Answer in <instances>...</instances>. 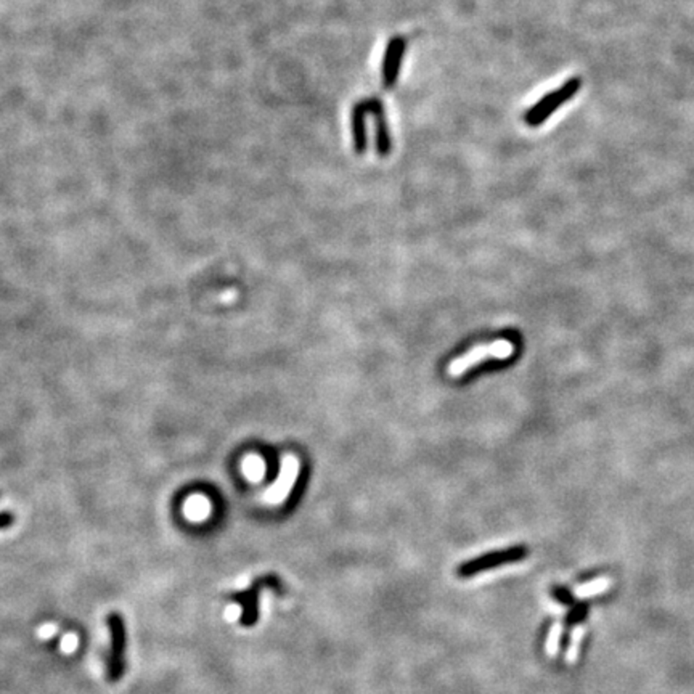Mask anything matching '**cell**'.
Here are the masks:
<instances>
[{"label": "cell", "mask_w": 694, "mask_h": 694, "mask_svg": "<svg viewBox=\"0 0 694 694\" xmlns=\"http://www.w3.org/2000/svg\"><path fill=\"white\" fill-rule=\"evenodd\" d=\"M526 556H527L526 547H511L506 548V550L486 553V555L472 558V560L459 564L457 574L459 577H463V579H468V577L477 575L486 571H492L495 569V567L523 561Z\"/></svg>", "instance_id": "obj_5"}, {"label": "cell", "mask_w": 694, "mask_h": 694, "mask_svg": "<svg viewBox=\"0 0 694 694\" xmlns=\"http://www.w3.org/2000/svg\"><path fill=\"white\" fill-rule=\"evenodd\" d=\"M265 587H274L275 590H281L278 577L275 575H264L256 579L248 590L230 595V601H235L241 608L240 622L245 627H252L259 621V595Z\"/></svg>", "instance_id": "obj_4"}, {"label": "cell", "mask_w": 694, "mask_h": 694, "mask_svg": "<svg viewBox=\"0 0 694 694\" xmlns=\"http://www.w3.org/2000/svg\"><path fill=\"white\" fill-rule=\"evenodd\" d=\"M580 638H582V630H577L574 633V636H572V643H571V648H569V653H567V659L569 660H574L575 656H577V648H579L580 645Z\"/></svg>", "instance_id": "obj_15"}, {"label": "cell", "mask_w": 694, "mask_h": 694, "mask_svg": "<svg viewBox=\"0 0 694 694\" xmlns=\"http://www.w3.org/2000/svg\"><path fill=\"white\" fill-rule=\"evenodd\" d=\"M580 87H582L580 77H572L567 82L562 84L560 88H556L555 92L547 93V95L540 98L531 110L526 111V115H524L526 124L531 125V128H537V125L545 123L558 108L564 105L567 100H571V98L580 91Z\"/></svg>", "instance_id": "obj_2"}, {"label": "cell", "mask_w": 694, "mask_h": 694, "mask_svg": "<svg viewBox=\"0 0 694 694\" xmlns=\"http://www.w3.org/2000/svg\"><path fill=\"white\" fill-rule=\"evenodd\" d=\"M15 524V514L10 511H0V531L10 529Z\"/></svg>", "instance_id": "obj_13"}, {"label": "cell", "mask_w": 694, "mask_h": 694, "mask_svg": "<svg viewBox=\"0 0 694 694\" xmlns=\"http://www.w3.org/2000/svg\"><path fill=\"white\" fill-rule=\"evenodd\" d=\"M299 470H301V463H299L298 457H294V455H286V457H283L278 476H276L274 484H272L264 494L265 503L278 505L281 501L288 499V495L291 494L293 490V486L296 484L298 481Z\"/></svg>", "instance_id": "obj_6"}, {"label": "cell", "mask_w": 694, "mask_h": 694, "mask_svg": "<svg viewBox=\"0 0 694 694\" xmlns=\"http://www.w3.org/2000/svg\"><path fill=\"white\" fill-rule=\"evenodd\" d=\"M367 103L368 115L373 116L374 121V137H376V142H374V148H376V153L381 158H386L389 153H391L392 148V140H391V132H389V124L386 118V110H384L383 101L379 98H367L365 100Z\"/></svg>", "instance_id": "obj_8"}, {"label": "cell", "mask_w": 694, "mask_h": 694, "mask_svg": "<svg viewBox=\"0 0 694 694\" xmlns=\"http://www.w3.org/2000/svg\"><path fill=\"white\" fill-rule=\"evenodd\" d=\"M608 587H609L608 579H597L593 580V582H587L580 588H577V595H580V597H590V595L604 592V590H608Z\"/></svg>", "instance_id": "obj_10"}, {"label": "cell", "mask_w": 694, "mask_h": 694, "mask_svg": "<svg viewBox=\"0 0 694 694\" xmlns=\"http://www.w3.org/2000/svg\"><path fill=\"white\" fill-rule=\"evenodd\" d=\"M561 635H562L561 625H555V627L551 628L550 638H548V651H550L551 654L558 653V649H560V645H561Z\"/></svg>", "instance_id": "obj_12"}, {"label": "cell", "mask_w": 694, "mask_h": 694, "mask_svg": "<svg viewBox=\"0 0 694 694\" xmlns=\"http://www.w3.org/2000/svg\"><path fill=\"white\" fill-rule=\"evenodd\" d=\"M106 627L110 632V649L106 658V677L110 683H118L124 677L128 662V627L121 612H110L106 617Z\"/></svg>", "instance_id": "obj_1"}, {"label": "cell", "mask_w": 694, "mask_h": 694, "mask_svg": "<svg viewBox=\"0 0 694 694\" xmlns=\"http://www.w3.org/2000/svg\"><path fill=\"white\" fill-rule=\"evenodd\" d=\"M588 608L587 604H575L574 608L571 609L569 616H567V623H579L582 622L585 616H587Z\"/></svg>", "instance_id": "obj_11"}, {"label": "cell", "mask_w": 694, "mask_h": 694, "mask_svg": "<svg viewBox=\"0 0 694 694\" xmlns=\"http://www.w3.org/2000/svg\"><path fill=\"white\" fill-rule=\"evenodd\" d=\"M553 597H555L561 604H566V606L567 604H572V595L562 587H556L553 590Z\"/></svg>", "instance_id": "obj_14"}, {"label": "cell", "mask_w": 694, "mask_h": 694, "mask_svg": "<svg viewBox=\"0 0 694 694\" xmlns=\"http://www.w3.org/2000/svg\"><path fill=\"white\" fill-rule=\"evenodd\" d=\"M405 50H407L405 37L394 36L392 39L387 42L381 67V81L383 87L386 88V91H391V88H394V86L397 84L403 56H405Z\"/></svg>", "instance_id": "obj_7"}, {"label": "cell", "mask_w": 694, "mask_h": 694, "mask_svg": "<svg viewBox=\"0 0 694 694\" xmlns=\"http://www.w3.org/2000/svg\"><path fill=\"white\" fill-rule=\"evenodd\" d=\"M367 115L368 110L365 100L355 103L352 108V118H350V123H352L354 148L357 154H363L367 152V124H365Z\"/></svg>", "instance_id": "obj_9"}, {"label": "cell", "mask_w": 694, "mask_h": 694, "mask_svg": "<svg viewBox=\"0 0 694 694\" xmlns=\"http://www.w3.org/2000/svg\"><path fill=\"white\" fill-rule=\"evenodd\" d=\"M511 352H513V346L508 341H495L490 342V344H479L472 347L471 350H468L466 354L452 360L447 367V372L450 376L458 378L462 374H465L470 368L484 362L486 359H506L510 357Z\"/></svg>", "instance_id": "obj_3"}]
</instances>
